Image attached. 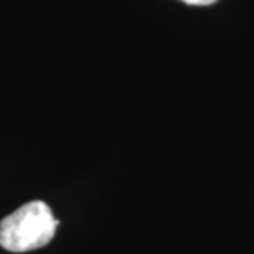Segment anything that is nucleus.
<instances>
[{"label": "nucleus", "mask_w": 254, "mask_h": 254, "mask_svg": "<svg viewBox=\"0 0 254 254\" xmlns=\"http://www.w3.org/2000/svg\"><path fill=\"white\" fill-rule=\"evenodd\" d=\"M58 220L45 201L35 200L0 221V246L10 253H28L55 238Z\"/></svg>", "instance_id": "f257e3e1"}, {"label": "nucleus", "mask_w": 254, "mask_h": 254, "mask_svg": "<svg viewBox=\"0 0 254 254\" xmlns=\"http://www.w3.org/2000/svg\"><path fill=\"white\" fill-rule=\"evenodd\" d=\"M182 2L189 3V5H211L218 2V0H182Z\"/></svg>", "instance_id": "f03ea898"}]
</instances>
